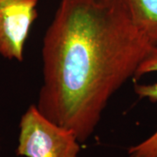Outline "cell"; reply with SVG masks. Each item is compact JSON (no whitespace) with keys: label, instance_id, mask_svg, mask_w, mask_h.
Instances as JSON below:
<instances>
[{"label":"cell","instance_id":"6da1fadb","mask_svg":"<svg viewBox=\"0 0 157 157\" xmlns=\"http://www.w3.org/2000/svg\"><path fill=\"white\" fill-rule=\"evenodd\" d=\"M152 46L120 0H60L43 39L36 107L84 142Z\"/></svg>","mask_w":157,"mask_h":157},{"label":"cell","instance_id":"7a4b0ae2","mask_svg":"<svg viewBox=\"0 0 157 157\" xmlns=\"http://www.w3.org/2000/svg\"><path fill=\"white\" fill-rule=\"evenodd\" d=\"M80 141L72 130L52 121L36 105L30 106L19 122L16 153L24 157H78Z\"/></svg>","mask_w":157,"mask_h":157},{"label":"cell","instance_id":"3957f363","mask_svg":"<svg viewBox=\"0 0 157 157\" xmlns=\"http://www.w3.org/2000/svg\"><path fill=\"white\" fill-rule=\"evenodd\" d=\"M39 0H0V55L22 61L26 40L38 17Z\"/></svg>","mask_w":157,"mask_h":157},{"label":"cell","instance_id":"277c9868","mask_svg":"<svg viewBox=\"0 0 157 157\" xmlns=\"http://www.w3.org/2000/svg\"><path fill=\"white\" fill-rule=\"evenodd\" d=\"M157 73V45L152 46L148 54L141 62L135 78L147 73ZM135 93L140 99L157 101V82L152 84H135ZM128 157H157V129L147 139L128 149Z\"/></svg>","mask_w":157,"mask_h":157},{"label":"cell","instance_id":"5b68a950","mask_svg":"<svg viewBox=\"0 0 157 157\" xmlns=\"http://www.w3.org/2000/svg\"><path fill=\"white\" fill-rule=\"evenodd\" d=\"M134 25L153 46L157 45V0H120Z\"/></svg>","mask_w":157,"mask_h":157}]
</instances>
